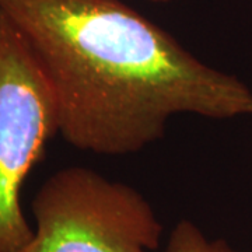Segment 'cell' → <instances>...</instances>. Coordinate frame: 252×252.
<instances>
[{"label": "cell", "instance_id": "1", "mask_svg": "<svg viewBox=\"0 0 252 252\" xmlns=\"http://www.w3.org/2000/svg\"><path fill=\"white\" fill-rule=\"evenodd\" d=\"M26 38L73 147L126 156L161 140L180 114L252 115V90L190 54L122 0H0Z\"/></svg>", "mask_w": 252, "mask_h": 252}, {"label": "cell", "instance_id": "2", "mask_svg": "<svg viewBox=\"0 0 252 252\" xmlns=\"http://www.w3.org/2000/svg\"><path fill=\"white\" fill-rule=\"evenodd\" d=\"M31 212L34 235L17 252H153L164 233L139 190L84 167L54 172Z\"/></svg>", "mask_w": 252, "mask_h": 252}, {"label": "cell", "instance_id": "3", "mask_svg": "<svg viewBox=\"0 0 252 252\" xmlns=\"http://www.w3.org/2000/svg\"><path fill=\"white\" fill-rule=\"evenodd\" d=\"M56 135L48 81L26 38L0 11V252H17L34 235L21 189Z\"/></svg>", "mask_w": 252, "mask_h": 252}, {"label": "cell", "instance_id": "4", "mask_svg": "<svg viewBox=\"0 0 252 252\" xmlns=\"http://www.w3.org/2000/svg\"><path fill=\"white\" fill-rule=\"evenodd\" d=\"M164 252H243L221 238H209L190 220H180L172 228Z\"/></svg>", "mask_w": 252, "mask_h": 252}, {"label": "cell", "instance_id": "5", "mask_svg": "<svg viewBox=\"0 0 252 252\" xmlns=\"http://www.w3.org/2000/svg\"><path fill=\"white\" fill-rule=\"evenodd\" d=\"M149 1H153V3H170L172 0H149Z\"/></svg>", "mask_w": 252, "mask_h": 252}]
</instances>
